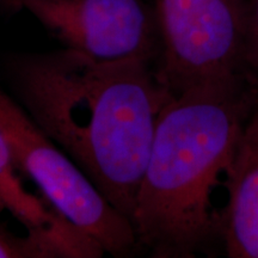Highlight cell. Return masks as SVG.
<instances>
[{
  "mask_svg": "<svg viewBox=\"0 0 258 258\" xmlns=\"http://www.w3.org/2000/svg\"><path fill=\"white\" fill-rule=\"evenodd\" d=\"M161 62L172 93L246 78L251 61L245 5L237 0H153Z\"/></svg>",
  "mask_w": 258,
  "mask_h": 258,
  "instance_id": "277c9868",
  "label": "cell"
},
{
  "mask_svg": "<svg viewBox=\"0 0 258 258\" xmlns=\"http://www.w3.org/2000/svg\"><path fill=\"white\" fill-rule=\"evenodd\" d=\"M247 82L195 86L164 105L132 215L154 257H192L218 232L212 196L253 112Z\"/></svg>",
  "mask_w": 258,
  "mask_h": 258,
  "instance_id": "7a4b0ae2",
  "label": "cell"
},
{
  "mask_svg": "<svg viewBox=\"0 0 258 258\" xmlns=\"http://www.w3.org/2000/svg\"><path fill=\"white\" fill-rule=\"evenodd\" d=\"M0 131L21 175L40 188L47 202L112 256L138 245L133 224L102 195L71 158L0 86Z\"/></svg>",
  "mask_w": 258,
  "mask_h": 258,
  "instance_id": "3957f363",
  "label": "cell"
},
{
  "mask_svg": "<svg viewBox=\"0 0 258 258\" xmlns=\"http://www.w3.org/2000/svg\"><path fill=\"white\" fill-rule=\"evenodd\" d=\"M105 253L97 241L66 218L47 227L15 234L0 222V258H97Z\"/></svg>",
  "mask_w": 258,
  "mask_h": 258,
  "instance_id": "52a82bcc",
  "label": "cell"
},
{
  "mask_svg": "<svg viewBox=\"0 0 258 258\" xmlns=\"http://www.w3.org/2000/svg\"><path fill=\"white\" fill-rule=\"evenodd\" d=\"M245 17H246L251 61L258 62V0H245Z\"/></svg>",
  "mask_w": 258,
  "mask_h": 258,
  "instance_id": "9c48e42d",
  "label": "cell"
},
{
  "mask_svg": "<svg viewBox=\"0 0 258 258\" xmlns=\"http://www.w3.org/2000/svg\"><path fill=\"white\" fill-rule=\"evenodd\" d=\"M8 73L24 110L132 221L158 117L172 96L150 62L64 48L15 57Z\"/></svg>",
  "mask_w": 258,
  "mask_h": 258,
  "instance_id": "6da1fadb",
  "label": "cell"
},
{
  "mask_svg": "<svg viewBox=\"0 0 258 258\" xmlns=\"http://www.w3.org/2000/svg\"><path fill=\"white\" fill-rule=\"evenodd\" d=\"M227 203L218 232L231 258H258V110L244 124L226 171Z\"/></svg>",
  "mask_w": 258,
  "mask_h": 258,
  "instance_id": "8992f818",
  "label": "cell"
},
{
  "mask_svg": "<svg viewBox=\"0 0 258 258\" xmlns=\"http://www.w3.org/2000/svg\"><path fill=\"white\" fill-rule=\"evenodd\" d=\"M0 208L9 212L28 230L47 227L64 218L46 199L25 188L11 151L0 131Z\"/></svg>",
  "mask_w": 258,
  "mask_h": 258,
  "instance_id": "ba28073f",
  "label": "cell"
},
{
  "mask_svg": "<svg viewBox=\"0 0 258 258\" xmlns=\"http://www.w3.org/2000/svg\"><path fill=\"white\" fill-rule=\"evenodd\" d=\"M238 3H240V4H243V5H245V0H237Z\"/></svg>",
  "mask_w": 258,
  "mask_h": 258,
  "instance_id": "30bf717a",
  "label": "cell"
},
{
  "mask_svg": "<svg viewBox=\"0 0 258 258\" xmlns=\"http://www.w3.org/2000/svg\"><path fill=\"white\" fill-rule=\"evenodd\" d=\"M28 10L77 53L99 61L151 62L160 48L146 0H8Z\"/></svg>",
  "mask_w": 258,
  "mask_h": 258,
  "instance_id": "5b68a950",
  "label": "cell"
},
{
  "mask_svg": "<svg viewBox=\"0 0 258 258\" xmlns=\"http://www.w3.org/2000/svg\"><path fill=\"white\" fill-rule=\"evenodd\" d=\"M5 2H8V0H5Z\"/></svg>",
  "mask_w": 258,
  "mask_h": 258,
  "instance_id": "7c38bea8",
  "label": "cell"
},
{
  "mask_svg": "<svg viewBox=\"0 0 258 258\" xmlns=\"http://www.w3.org/2000/svg\"><path fill=\"white\" fill-rule=\"evenodd\" d=\"M3 212H4V211H3V209L0 208V215H2V213H3Z\"/></svg>",
  "mask_w": 258,
  "mask_h": 258,
  "instance_id": "8fae6325",
  "label": "cell"
}]
</instances>
